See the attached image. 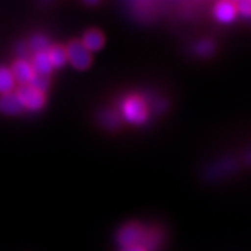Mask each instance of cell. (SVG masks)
<instances>
[{"label": "cell", "mask_w": 251, "mask_h": 251, "mask_svg": "<svg viewBox=\"0 0 251 251\" xmlns=\"http://www.w3.org/2000/svg\"><path fill=\"white\" fill-rule=\"evenodd\" d=\"M239 169V163L233 157H225L217 159L205 167L204 170V180L207 181H220L223 178L232 176Z\"/></svg>", "instance_id": "obj_1"}, {"label": "cell", "mask_w": 251, "mask_h": 251, "mask_svg": "<svg viewBox=\"0 0 251 251\" xmlns=\"http://www.w3.org/2000/svg\"><path fill=\"white\" fill-rule=\"evenodd\" d=\"M65 51H67V59L75 69L86 70L92 63L91 52L84 48V45L79 40L70 41Z\"/></svg>", "instance_id": "obj_2"}, {"label": "cell", "mask_w": 251, "mask_h": 251, "mask_svg": "<svg viewBox=\"0 0 251 251\" xmlns=\"http://www.w3.org/2000/svg\"><path fill=\"white\" fill-rule=\"evenodd\" d=\"M144 232L146 229L138 223H127L125 226L120 228L118 232L116 240L118 244L121 246V249L124 248H131V246H140L142 241H143Z\"/></svg>", "instance_id": "obj_3"}, {"label": "cell", "mask_w": 251, "mask_h": 251, "mask_svg": "<svg viewBox=\"0 0 251 251\" xmlns=\"http://www.w3.org/2000/svg\"><path fill=\"white\" fill-rule=\"evenodd\" d=\"M125 120L131 124L140 125L147 120V108L144 102L138 97H131L124 102L123 106Z\"/></svg>", "instance_id": "obj_4"}, {"label": "cell", "mask_w": 251, "mask_h": 251, "mask_svg": "<svg viewBox=\"0 0 251 251\" xmlns=\"http://www.w3.org/2000/svg\"><path fill=\"white\" fill-rule=\"evenodd\" d=\"M18 99L23 103L25 108H28L31 111H37L40 108L44 107L45 105V96L44 93L38 92L29 86L19 87L16 93Z\"/></svg>", "instance_id": "obj_5"}, {"label": "cell", "mask_w": 251, "mask_h": 251, "mask_svg": "<svg viewBox=\"0 0 251 251\" xmlns=\"http://www.w3.org/2000/svg\"><path fill=\"white\" fill-rule=\"evenodd\" d=\"M214 17L221 23H232L237 16V8L233 1L229 0H221L214 6Z\"/></svg>", "instance_id": "obj_6"}, {"label": "cell", "mask_w": 251, "mask_h": 251, "mask_svg": "<svg viewBox=\"0 0 251 251\" xmlns=\"http://www.w3.org/2000/svg\"><path fill=\"white\" fill-rule=\"evenodd\" d=\"M25 106L16 93H6L0 96V112L8 116H14L23 112Z\"/></svg>", "instance_id": "obj_7"}, {"label": "cell", "mask_w": 251, "mask_h": 251, "mask_svg": "<svg viewBox=\"0 0 251 251\" xmlns=\"http://www.w3.org/2000/svg\"><path fill=\"white\" fill-rule=\"evenodd\" d=\"M10 73L13 75V79L21 83L22 86H28L32 78L35 76L31 64L27 60H19V59L13 64Z\"/></svg>", "instance_id": "obj_8"}, {"label": "cell", "mask_w": 251, "mask_h": 251, "mask_svg": "<svg viewBox=\"0 0 251 251\" xmlns=\"http://www.w3.org/2000/svg\"><path fill=\"white\" fill-rule=\"evenodd\" d=\"M31 67L33 69V73L37 74V75L49 76V74L52 72V65H51L48 51L46 52H37V54L33 55Z\"/></svg>", "instance_id": "obj_9"}, {"label": "cell", "mask_w": 251, "mask_h": 251, "mask_svg": "<svg viewBox=\"0 0 251 251\" xmlns=\"http://www.w3.org/2000/svg\"><path fill=\"white\" fill-rule=\"evenodd\" d=\"M82 44L84 45V48L89 52L99 51L103 46V44H105V37H103L102 32H100L99 29H89L83 36Z\"/></svg>", "instance_id": "obj_10"}, {"label": "cell", "mask_w": 251, "mask_h": 251, "mask_svg": "<svg viewBox=\"0 0 251 251\" xmlns=\"http://www.w3.org/2000/svg\"><path fill=\"white\" fill-rule=\"evenodd\" d=\"M49 57H50L51 65L52 68H61L64 64L67 63V51L63 46L60 45H55V46H51L48 51Z\"/></svg>", "instance_id": "obj_11"}, {"label": "cell", "mask_w": 251, "mask_h": 251, "mask_svg": "<svg viewBox=\"0 0 251 251\" xmlns=\"http://www.w3.org/2000/svg\"><path fill=\"white\" fill-rule=\"evenodd\" d=\"M14 87V79L9 69L0 67V95H6L12 92Z\"/></svg>", "instance_id": "obj_12"}, {"label": "cell", "mask_w": 251, "mask_h": 251, "mask_svg": "<svg viewBox=\"0 0 251 251\" xmlns=\"http://www.w3.org/2000/svg\"><path fill=\"white\" fill-rule=\"evenodd\" d=\"M133 4L135 16L142 17L143 21L153 14V0H133Z\"/></svg>", "instance_id": "obj_13"}, {"label": "cell", "mask_w": 251, "mask_h": 251, "mask_svg": "<svg viewBox=\"0 0 251 251\" xmlns=\"http://www.w3.org/2000/svg\"><path fill=\"white\" fill-rule=\"evenodd\" d=\"M28 48L29 50L33 51L35 54H37V52H46V51H49V49L51 48V45L46 36L36 35L29 40Z\"/></svg>", "instance_id": "obj_14"}, {"label": "cell", "mask_w": 251, "mask_h": 251, "mask_svg": "<svg viewBox=\"0 0 251 251\" xmlns=\"http://www.w3.org/2000/svg\"><path fill=\"white\" fill-rule=\"evenodd\" d=\"M99 121L101 123V125L106 129H116L120 124V120H119L118 115L115 112L110 111V110H106V111H102L99 116Z\"/></svg>", "instance_id": "obj_15"}, {"label": "cell", "mask_w": 251, "mask_h": 251, "mask_svg": "<svg viewBox=\"0 0 251 251\" xmlns=\"http://www.w3.org/2000/svg\"><path fill=\"white\" fill-rule=\"evenodd\" d=\"M28 86L38 91V92L45 93L49 89V86H50V79L46 75H37V74H35V76L32 78Z\"/></svg>", "instance_id": "obj_16"}, {"label": "cell", "mask_w": 251, "mask_h": 251, "mask_svg": "<svg viewBox=\"0 0 251 251\" xmlns=\"http://www.w3.org/2000/svg\"><path fill=\"white\" fill-rule=\"evenodd\" d=\"M214 50H216V46L210 40H201L199 44L197 45V54L201 57H209L214 54Z\"/></svg>", "instance_id": "obj_17"}, {"label": "cell", "mask_w": 251, "mask_h": 251, "mask_svg": "<svg viewBox=\"0 0 251 251\" xmlns=\"http://www.w3.org/2000/svg\"><path fill=\"white\" fill-rule=\"evenodd\" d=\"M236 8H237V13L251 18V0H237Z\"/></svg>", "instance_id": "obj_18"}, {"label": "cell", "mask_w": 251, "mask_h": 251, "mask_svg": "<svg viewBox=\"0 0 251 251\" xmlns=\"http://www.w3.org/2000/svg\"><path fill=\"white\" fill-rule=\"evenodd\" d=\"M29 48L28 45L25 44H18L16 48V54L19 56V60H25V57L29 55Z\"/></svg>", "instance_id": "obj_19"}, {"label": "cell", "mask_w": 251, "mask_h": 251, "mask_svg": "<svg viewBox=\"0 0 251 251\" xmlns=\"http://www.w3.org/2000/svg\"><path fill=\"white\" fill-rule=\"evenodd\" d=\"M120 251H146L143 248H140V246H131V248H124L121 249Z\"/></svg>", "instance_id": "obj_20"}, {"label": "cell", "mask_w": 251, "mask_h": 251, "mask_svg": "<svg viewBox=\"0 0 251 251\" xmlns=\"http://www.w3.org/2000/svg\"><path fill=\"white\" fill-rule=\"evenodd\" d=\"M100 0H84V3H87L88 5H95V4L99 3Z\"/></svg>", "instance_id": "obj_21"}, {"label": "cell", "mask_w": 251, "mask_h": 251, "mask_svg": "<svg viewBox=\"0 0 251 251\" xmlns=\"http://www.w3.org/2000/svg\"><path fill=\"white\" fill-rule=\"evenodd\" d=\"M245 159H246V162L251 166V151H249L248 154L245 156Z\"/></svg>", "instance_id": "obj_22"}, {"label": "cell", "mask_w": 251, "mask_h": 251, "mask_svg": "<svg viewBox=\"0 0 251 251\" xmlns=\"http://www.w3.org/2000/svg\"><path fill=\"white\" fill-rule=\"evenodd\" d=\"M229 1H237V0H229Z\"/></svg>", "instance_id": "obj_23"}]
</instances>
